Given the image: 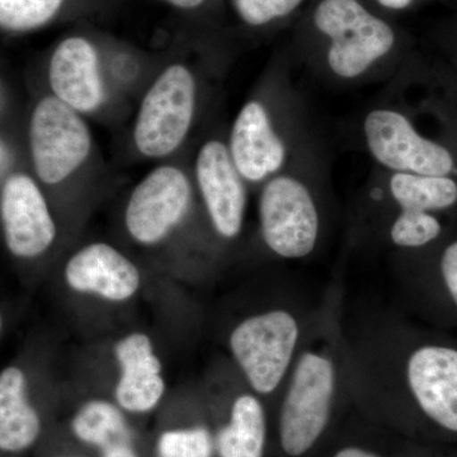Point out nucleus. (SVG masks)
I'll return each instance as SVG.
<instances>
[{
  "label": "nucleus",
  "instance_id": "14",
  "mask_svg": "<svg viewBox=\"0 0 457 457\" xmlns=\"http://www.w3.org/2000/svg\"><path fill=\"white\" fill-rule=\"evenodd\" d=\"M98 50L92 38L73 35L57 45L50 62V84L55 97L77 112H92L104 102Z\"/></svg>",
  "mask_w": 457,
  "mask_h": 457
},
{
  "label": "nucleus",
  "instance_id": "23",
  "mask_svg": "<svg viewBox=\"0 0 457 457\" xmlns=\"http://www.w3.org/2000/svg\"><path fill=\"white\" fill-rule=\"evenodd\" d=\"M303 0H231L237 16L245 25L261 29L291 16Z\"/></svg>",
  "mask_w": 457,
  "mask_h": 457
},
{
  "label": "nucleus",
  "instance_id": "18",
  "mask_svg": "<svg viewBox=\"0 0 457 457\" xmlns=\"http://www.w3.org/2000/svg\"><path fill=\"white\" fill-rule=\"evenodd\" d=\"M386 174L385 187L399 210L436 212L449 210L457 204L456 177L389 171Z\"/></svg>",
  "mask_w": 457,
  "mask_h": 457
},
{
  "label": "nucleus",
  "instance_id": "4",
  "mask_svg": "<svg viewBox=\"0 0 457 457\" xmlns=\"http://www.w3.org/2000/svg\"><path fill=\"white\" fill-rule=\"evenodd\" d=\"M303 163L267 179L258 201L262 239L282 260L309 257L320 239V207Z\"/></svg>",
  "mask_w": 457,
  "mask_h": 457
},
{
  "label": "nucleus",
  "instance_id": "21",
  "mask_svg": "<svg viewBox=\"0 0 457 457\" xmlns=\"http://www.w3.org/2000/svg\"><path fill=\"white\" fill-rule=\"evenodd\" d=\"M442 233V225L433 212L399 210L390 224L387 237L402 249H416L435 242Z\"/></svg>",
  "mask_w": 457,
  "mask_h": 457
},
{
  "label": "nucleus",
  "instance_id": "9",
  "mask_svg": "<svg viewBox=\"0 0 457 457\" xmlns=\"http://www.w3.org/2000/svg\"><path fill=\"white\" fill-rule=\"evenodd\" d=\"M192 189L185 171L170 165L156 168L141 180L126 207L125 224L132 239L154 245L182 221Z\"/></svg>",
  "mask_w": 457,
  "mask_h": 457
},
{
  "label": "nucleus",
  "instance_id": "7",
  "mask_svg": "<svg viewBox=\"0 0 457 457\" xmlns=\"http://www.w3.org/2000/svg\"><path fill=\"white\" fill-rule=\"evenodd\" d=\"M196 80L187 66L174 64L159 75L146 93L135 125L141 154L162 158L179 149L194 122Z\"/></svg>",
  "mask_w": 457,
  "mask_h": 457
},
{
  "label": "nucleus",
  "instance_id": "5",
  "mask_svg": "<svg viewBox=\"0 0 457 457\" xmlns=\"http://www.w3.org/2000/svg\"><path fill=\"white\" fill-rule=\"evenodd\" d=\"M302 342L293 312L273 308L243 319L228 336V348L257 395H270L285 383Z\"/></svg>",
  "mask_w": 457,
  "mask_h": 457
},
{
  "label": "nucleus",
  "instance_id": "19",
  "mask_svg": "<svg viewBox=\"0 0 457 457\" xmlns=\"http://www.w3.org/2000/svg\"><path fill=\"white\" fill-rule=\"evenodd\" d=\"M71 429L78 440L99 449L130 440V431L120 407L106 400H90L75 414Z\"/></svg>",
  "mask_w": 457,
  "mask_h": 457
},
{
  "label": "nucleus",
  "instance_id": "25",
  "mask_svg": "<svg viewBox=\"0 0 457 457\" xmlns=\"http://www.w3.org/2000/svg\"><path fill=\"white\" fill-rule=\"evenodd\" d=\"M102 457H139L131 440L120 441L102 449Z\"/></svg>",
  "mask_w": 457,
  "mask_h": 457
},
{
  "label": "nucleus",
  "instance_id": "16",
  "mask_svg": "<svg viewBox=\"0 0 457 457\" xmlns=\"http://www.w3.org/2000/svg\"><path fill=\"white\" fill-rule=\"evenodd\" d=\"M41 420L26 395V375L11 366L0 372V451L22 453L37 441Z\"/></svg>",
  "mask_w": 457,
  "mask_h": 457
},
{
  "label": "nucleus",
  "instance_id": "8",
  "mask_svg": "<svg viewBox=\"0 0 457 457\" xmlns=\"http://www.w3.org/2000/svg\"><path fill=\"white\" fill-rule=\"evenodd\" d=\"M31 149L37 176L56 185L77 170L92 147L88 126L57 97L42 99L33 112Z\"/></svg>",
  "mask_w": 457,
  "mask_h": 457
},
{
  "label": "nucleus",
  "instance_id": "11",
  "mask_svg": "<svg viewBox=\"0 0 457 457\" xmlns=\"http://www.w3.org/2000/svg\"><path fill=\"white\" fill-rule=\"evenodd\" d=\"M405 384L420 411L436 425L457 433V350L428 345L409 354Z\"/></svg>",
  "mask_w": 457,
  "mask_h": 457
},
{
  "label": "nucleus",
  "instance_id": "24",
  "mask_svg": "<svg viewBox=\"0 0 457 457\" xmlns=\"http://www.w3.org/2000/svg\"><path fill=\"white\" fill-rule=\"evenodd\" d=\"M440 270L445 286L457 306V240L445 248L441 255Z\"/></svg>",
  "mask_w": 457,
  "mask_h": 457
},
{
  "label": "nucleus",
  "instance_id": "22",
  "mask_svg": "<svg viewBox=\"0 0 457 457\" xmlns=\"http://www.w3.org/2000/svg\"><path fill=\"white\" fill-rule=\"evenodd\" d=\"M215 441L204 427L170 429L159 437L158 457H212Z\"/></svg>",
  "mask_w": 457,
  "mask_h": 457
},
{
  "label": "nucleus",
  "instance_id": "6",
  "mask_svg": "<svg viewBox=\"0 0 457 457\" xmlns=\"http://www.w3.org/2000/svg\"><path fill=\"white\" fill-rule=\"evenodd\" d=\"M361 132L369 154L385 171L457 179L456 150L427 137L398 107H372L363 116Z\"/></svg>",
  "mask_w": 457,
  "mask_h": 457
},
{
  "label": "nucleus",
  "instance_id": "20",
  "mask_svg": "<svg viewBox=\"0 0 457 457\" xmlns=\"http://www.w3.org/2000/svg\"><path fill=\"white\" fill-rule=\"evenodd\" d=\"M74 0H0V27L29 31L59 17Z\"/></svg>",
  "mask_w": 457,
  "mask_h": 457
},
{
  "label": "nucleus",
  "instance_id": "1",
  "mask_svg": "<svg viewBox=\"0 0 457 457\" xmlns=\"http://www.w3.org/2000/svg\"><path fill=\"white\" fill-rule=\"evenodd\" d=\"M312 25L324 38L315 71L329 82L353 86L389 71L398 36L360 0H320Z\"/></svg>",
  "mask_w": 457,
  "mask_h": 457
},
{
  "label": "nucleus",
  "instance_id": "12",
  "mask_svg": "<svg viewBox=\"0 0 457 457\" xmlns=\"http://www.w3.org/2000/svg\"><path fill=\"white\" fill-rule=\"evenodd\" d=\"M5 242L18 258H35L46 252L56 237V227L46 200L29 177L7 179L0 201Z\"/></svg>",
  "mask_w": 457,
  "mask_h": 457
},
{
  "label": "nucleus",
  "instance_id": "15",
  "mask_svg": "<svg viewBox=\"0 0 457 457\" xmlns=\"http://www.w3.org/2000/svg\"><path fill=\"white\" fill-rule=\"evenodd\" d=\"M119 362L116 402L130 413H147L163 399L165 381L161 360L156 356L152 339L145 333H131L114 345Z\"/></svg>",
  "mask_w": 457,
  "mask_h": 457
},
{
  "label": "nucleus",
  "instance_id": "17",
  "mask_svg": "<svg viewBox=\"0 0 457 457\" xmlns=\"http://www.w3.org/2000/svg\"><path fill=\"white\" fill-rule=\"evenodd\" d=\"M267 442L266 411L257 394H242L234 400L230 418L218 432L219 457H264Z\"/></svg>",
  "mask_w": 457,
  "mask_h": 457
},
{
  "label": "nucleus",
  "instance_id": "10",
  "mask_svg": "<svg viewBox=\"0 0 457 457\" xmlns=\"http://www.w3.org/2000/svg\"><path fill=\"white\" fill-rule=\"evenodd\" d=\"M196 179L216 233L224 239H236L245 225L246 189L227 144L220 140L204 144L196 159Z\"/></svg>",
  "mask_w": 457,
  "mask_h": 457
},
{
  "label": "nucleus",
  "instance_id": "3",
  "mask_svg": "<svg viewBox=\"0 0 457 457\" xmlns=\"http://www.w3.org/2000/svg\"><path fill=\"white\" fill-rule=\"evenodd\" d=\"M278 414L279 446L286 456L302 457L326 433L338 390V365L326 347L299 351L287 376Z\"/></svg>",
  "mask_w": 457,
  "mask_h": 457
},
{
  "label": "nucleus",
  "instance_id": "2",
  "mask_svg": "<svg viewBox=\"0 0 457 457\" xmlns=\"http://www.w3.org/2000/svg\"><path fill=\"white\" fill-rule=\"evenodd\" d=\"M293 90L281 108L264 99L246 102L231 128L228 152L245 182L263 185L270 177L305 162L308 135Z\"/></svg>",
  "mask_w": 457,
  "mask_h": 457
},
{
  "label": "nucleus",
  "instance_id": "26",
  "mask_svg": "<svg viewBox=\"0 0 457 457\" xmlns=\"http://www.w3.org/2000/svg\"><path fill=\"white\" fill-rule=\"evenodd\" d=\"M333 457H383L375 451L366 449V447L350 445V446L342 447L337 451Z\"/></svg>",
  "mask_w": 457,
  "mask_h": 457
},
{
  "label": "nucleus",
  "instance_id": "13",
  "mask_svg": "<svg viewBox=\"0 0 457 457\" xmlns=\"http://www.w3.org/2000/svg\"><path fill=\"white\" fill-rule=\"evenodd\" d=\"M65 281L71 290L107 302L122 303L139 291V270L121 252L106 243L84 246L69 260Z\"/></svg>",
  "mask_w": 457,
  "mask_h": 457
},
{
  "label": "nucleus",
  "instance_id": "27",
  "mask_svg": "<svg viewBox=\"0 0 457 457\" xmlns=\"http://www.w3.org/2000/svg\"><path fill=\"white\" fill-rule=\"evenodd\" d=\"M170 7L179 9L183 12H194L204 8L210 0H163Z\"/></svg>",
  "mask_w": 457,
  "mask_h": 457
},
{
  "label": "nucleus",
  "instance_id": "29",
  "mask_svg": "<svg viewBox=\"0 0 457 457\" xmlns=\"http://www.w3.org/2000/svg\"><path fill=\"white\" fill-rule=\"evenodd\" d=\"M3 327V320H2V315H0V330H2Z\"/></svg>",
  "mask_w": 457,
  "mask_h": 457
},
{
  "label": "nucleus",
  "instance_id": "28",
  "mask_svg": "<svg viewBox=\"0 0 457 457\" xmlns=\"http://www.w3.org/2000/svg\"><path fill=\"white\" fill-rule=\"evenodd\" d=\"M378 4L390 11H403L411 7L413 0H378Z\"/></svg>",
  "mask_w": 457,
  "mask_h": 457
}]
</instances>
